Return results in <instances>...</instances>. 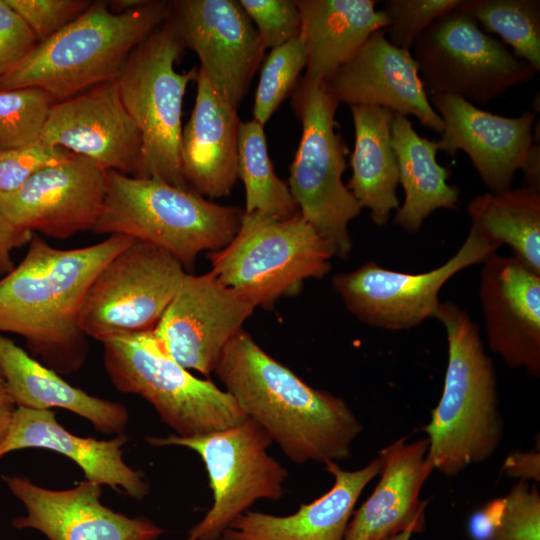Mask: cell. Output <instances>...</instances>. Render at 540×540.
Segmentation results:
<instances>
[{
  "label": "cell",
  "mask_w": 540,
  "mask_h": 540,
  "mask_svg": "<svg viewBox=\"0 0 540 540\" xmlns=\"http://www.w3.org/2000/svg\"><path fill=\"white\" fill-rule=\"evenodd\" d=\"M135 239L113 234L93 245L59 249L33 234L21 262L0 278V333L23 337L60 375L85 363L80 326L85 295L102 268Z\"/></svg>",
  "instance_id": "1"
},
{
  "label": "cell",
  "mask_w": 540,
  "mask_h": 540,
  "mask_svg": "<svg viewBox=\"0 0 540 540\" xmlns=\"http://www.w3.org/2000/svg\"><path fill=\"white\" fill-rule=\"evenodd\" d=\"M215 374L244 414L295 463L348 458L362 425L349 405L313 388L243 329L224 347Z\"/></svg>",
  "instance_id": "2"
},
{
  "label": "cell",
  "mask_w": 540,
  "mask_h": 540,
  "mask_svg": "<svg viewBox=\"0 0 540 540\" xmlns=\"http://www.w3.org/2000/svg\"><path fill=\"white\" fill-rule=\"evenodd\" d=\"M435 319L446 331L448 362L442 395L423 429L428 460L453 477L493 455L503 437V422L496 372L476 323L448 300L440 302Z\"/></svg>",
  "instance_id": "3"
},
{
  "label": "cell",
  "mask_w": 540,
  "mask_h": 540,
  "mask_svg": "<svg viewBox=\"0 0 540 540\" xmlns=\"http://www.w3.org/2000/svg\"><path fill=\"white\" fill-rule=\"evenodd\" d=\"M169 8L170 1L147 0L115 13L108 1H93L72 23L36 43L0 79V90L36 87L58 102L116 80L131 51L166 20Z\"/></svg>",
  "instance_id": "4"
},
{
  "label": "cell",
  "mask_w": 540,
  "mask_h": 540,
  "mask_svg": "<svg viewBox=\"0 0 540 540\" xmlns=\"http://www.w3.org/2000/svg\"><path fill=\"white\" fill-rule=\"evenodd\" d=\"M243 215L241 208L214 203L191 189L107 170L105 201L92 231L152 244L190 268L201 252L226 246Z\"/></svg>",
  "instance_id": "5"
},
{
  "label": "cell",
  "mask_w": 540,
  "mask_h": 540,
  "mask_svg": "<svg viewBox=\"0 0 540 540\" xmlns=\"http://www.w3.org/2000/svg\"><path fill=\"white\" fill-rule=\"evenodd\" d=\"M335 251L298 212L288 218L245 213L232 240L209 254L211 272L254 307L270 308L331 270Z\"/></svg>",
  "instance_id": "6"
},
{
  "label": "cell",
  "mask_w": 540,
  "mask_h": 540,
  "mask_svg": "<svg viewBox=\"0 0 540 540\" xmlns=\"http://www.w3.org/2000/svg\"><path fill=\"white\" fill-rule=\"evenodd\" d=\"M184 50L167 16L131 51L116 82L122 103L141 133L136 177L190 189L181 167V117L186 88L196 80L198 69L175 70Z\"/></svg>",
  "instance_id": "7"
},
{
  "label": "cell",
  "mask_w": 540,
  "mask_h": 540,
  "mask_svg": "<svg viewBox=\"0 0 540 540\" xmlns=\"http://www.w3.org/2000/svg\"><path fill=\"white\" fill-rule=\"evenodd\" d=\"M338 106L326 82H297L291 107L302 134L288 186L301 216L331 243L335 256L347 259L353 248L348 225L362 207L342 179L348 147L336 131Z\"/></svg>",
  "instance_id": "8"
},
{
  "label": "cell",
  "mask_w": 540,
  "mask_h": 540,
  "mask_svg": "<svg viewBox=\"0 0 540 540\" xmlns=\"http://www.w3.org/2000/svg\"><path fill=\"white\" fill-rule=\"evenodd\" d=\"M101 343L105 369L115 388L144 398L174 435L206 434L247 418L228 392L178 364L153 331L116 335Z\"/></svg>",
  "instance_id": "9"
},
{
  "label": "cell",
  "mask_w": 540,
  "mask_h": 540,
  "mask_svg": "<svg viewBox=\"0 0 540 540\" xmlns=\"http://www.w3.org/2000/svg\"><path fill=\"white\" fill-rule=\"evenodd\" d=\"M157 447L182 446L201 457L213 493L212 507L184 540H219L229 525L257 500L283 494L287 470L267 452L272 440L252 419L206 434L149 437Z\"/></svg>",
  "instance_id": "10"
},
{
  "label": "cell",
  "mask_w": 540,
  "mask_h": 540,
  "mask_svg": "<svg viewBox=\"0 0 540 540\" xmlns=\"http://www.w3.org/2000/svg\"><path fill=\"white\" fill-rule=\"evenodd\" d=\"M412 56L428 95H457L472 104H488L537 73L459 8L425 29Z\"/></svg>",
  "instance_id": "11"
},
{
  "label": "cell",
  "mask_w": 540,
  "mask_h": 540,
  "mask_svg": "<svg viewBox=\"0 0 540 540\" xmlns=\"http://www.w3.org/2000/svg\"><path fill=\"white\" fill-rule=\"evenodd\" d=\"M185 274L168 252L135 239L91 283L80 312L82 331L100 342L152 331Z\"/></svg>",
  "instance_id": "12"
},
{
  "label": "cell",
  "mask_w": 540,
  "mask_h": 540,
  "mask_svg": "<svg viewBox=\"0 0 540 540\" xmlns=\"http://www.w3.org/2000/svg\"><path fill=\"white\" fill-rule=\"evenodd\" d=\"M496 251L470 228L459 250L428 272H398L369 261L351 272L334 275L331 283L346 308L361 322L402 331L435 318L444 284L463 269L483 263Z\"/></svg>",
  "instance_id": "13"
},
{
  "label": "cell",
  "mask_w": 540,
  "mask_h": 540,
  "mask_svg": "<svg viewBox=\"0 0 540 540\" xmlns=\"http://www.w3.org/2000/svg\"><path fill=\"white\" fill-rule=\"evenodd\" d=\"M168 18L211 86L238 108L264 57L252 21L235 0L170 1Z\"/></svg>",
  "instance_id": "14"
},
{
  "label": "cell",
  "mask_w": 540,
  "mask_h": 540,
  "mask_svg": "<svg viewBox=\"0 0 540 540\" xmlns=\"http://www.w3.org/2000/svg\"><path fill=\"white\" fill-rule=\"evenodd\" d=\"M254 308L211 271L186 273L152 331L178 364L208 376Z\"/></svg>",
  "instance_id": "15"
},
{
  "label": "cell",
  "mask_w": 540,
  "mask_h": 540,
  "mask_svg": "<svg viewBox=\"0 0 540 540\" xmlns=\"http://www.w3.org/2000/svg\"><path fill=\"white\" fill-rule=\"evenodd\" d=\"M106 171L72 154L43 168L13 192L0 194V209L17 228L55 239L92 230L106 195Z\"/></svg>",
  "instance_id": "16"
},
{
  "label": "cell",
  "mask_w": 540,
  "mask_h": 540,
  "mask_svg": "<svg viewBox=\"0 0 540 540\" xmlns=\"http://www.w3.org/2000/svg\"><path fill=\"white\" fill-rule=\"evenodd\" d=\"M40 141L87 157L105 170L136 177L141 133L124 107L116 80L55 102Z\"/></svg>",
  "instance_id": "17"
},
{
  "label": "cell",
  "mask_w": 540,
  "mask_h": 540,
  "mask_svg": "<svg viewBox=\"0 0 540 540\" xmlns=\"http://www.w3.org/2000/svg\"><path fill=\"white\" fill-rule=\"evenodd\" d=\"M24 506L15 529H33L49 540H157L164 530L146 517H129L101 502L102 486L83 480L64 490L44 488L29 478L3 475Z\"/></svg>",
  "instance_id": "18"
},
{
  "label": "cell",
  "mask_w": 540,
  "mask_h": 540,
  "mask_svg": "<svg viewBox=\"0 0 540 540\" xmlns=\"http://www.w3.org/2000/svg\"><path fill=\"white\" fill-rule=\"evenodd\" d=\"M429 100L443 121L439 150L467 154L491 193L511 188L533 146L535 113L506 117L478 108L451 94H432Z\"/></svg>",
  "instance_id": "19"
},
{
  "label": "cell",
  "mask_w": 540,
  "mask_h": 540,
  "mask_svg": "<svg viewBox=\"0 0 540 540\" xmlns=\"http://www.w3.org/2000/svg\"><path fill=\"white\" fill-rule=\"evenodd\" d=\"M480 272L487 343L512 368L540 375V274L514 256L492 254Z\"/></svg>",
  "instance_id": "20"
},
{
  "label": "cell",
  "mask_w": 540,
  "mask_h": 540,
  "mask_svg": "<svg viewBox=\"0 0 540 540\" xmlns=\"http://www.w3.org/2000/svg\"><path fill=\"white\" fill-rule=\"evenodd\" d=\"M327 86L339 103L383 107L412 115L436 133L443 131V121L430 103L416 61L410 51L387 40L384 28L370 35Z\"/></svg>",
  "instance_id": "21"
},
{
  "label": "cell",
  "mask_w": 540,
  "mask_h": 540,
  "mask_svg": "<svg viewBox=\"0 0 540 540\" xmlns=\"http://www.w3.org/2000/svg\"><path fill=\"white\" fill-rule=\"evenodd\" d=\"M427 438H399L379 452L380 479L369 498L353 513L344 540H381L425 529L427 502L420 491L433 472Z\"/></svg>",
  "instance_id": "22"
},
{
  "label": "cell",
  "mask_w": 540,
  "mask_h": 540,
  "mask_svg": "<svg viewBox=\"0 0 540 540\" xmlns=\"http://www.w3.org/2000/svg\"><path fill=\"white\" fill-rule=\"evenodd\" d=\"M195 104L182 129L180 159L188 187L202 196L229 195L238 179L237 109L198 68Z\"/></svg>",
  "instance_id": "23"
},
{
  "label": "cell",
  "mask_w": 540,
  "mask_h": 540,
  "mask_svg": "<svg viewBox=\"0 0 540 540\" xmlns=\"http://www.w3.org/2000/svg\"><path fill=\"white\" fill-rule=\"evenodd\" d=\"M125 434L109 440L80 437L66 430L51 410L16 407L7 435L0 445V458L26 448H42L60 453L76 463L85 480L122 489L135 499L149 491L142 475L123 460Z\"/></svg>",
  "instance_id": "24"
},
{
  "label": "cell",
  "mask_w": 540,
  "mask_h": 540,
  "mask_svg": "<svg viewBox=\"0 0 540 540\" xmlns=\"http://www.w3.org/2000/svg\"><path fill=\"white\" fill-rule=\"evenodd\" d=\"M325 468L334 483L321 497L302 504L287 516L247 510L219 540H344L359 496L379 475L380 461L375 459L355 471L343 470L336 462L326 464Z\"/></svg>",
  "instance_id": "25"
},
{
  "label": "cell",
  "mask_w": 540,
  "mask_h": 540,
  "mask_svg": "<svg viewBox=\"0 0 540 540\" xmlns=\"http://www.w3.org/2000/svg\"><path fill=\"white\" fill-rule=\"evenodd\" d=\"M306 52L304 79L328 82L376 30L389 25L373 0H295Z\"/></svg>",
  "instance_id": "26"
},
{
  "label": "cell",
  "mask_w": 540,
  "mask_h": 540,
  "mask_svg": "<svg viewBox=\"0 0 540 540\" xmlns=\"http://www.w3.org/2000/svg\"><path fill=\"white\" fill-rule=\"evenodd\" d=\"M0 369L16 407L63 408L87 419L101 433L124 434L129 413L123 404L72 386L1 333Z\"/></svg>",
  "instance_id": "27"
},
{
  "label": "cell",
  "mask_w": 540,
  "mask_h": 540,
  "mask_svg": "<svg viewBox=\"0 0 540 540\" xmlns=\"http://www.w3.org/2000/svg\"><path fill=\"white\" fill-rule=\"evenodd\" d=\"M355 144L346 185L362 208L370 210L372 221L387 225L393 210L400 207L398 161L392 144L394 112L379 106H350Z\"/></svg>",
  "instance_id": "28"
},
{
  "label": "cell",
  "mask_w": 540,
  "mask_h": 540,
  "mask_svg": "<svg viewBox=\"0 0 540 540\" xmlns=\"http://www.w3.org/2000/svg\"><path fill=\"white\" fill-rule=\"evenodd\" d=\"M399 184L405 199L396 210L394 222L408 233H416L424 220L437 209H457L459 189L447 179L450 171L436 160L437 140L421 137L410 120L394 113L391 126Z\"/></svg>",
  "instance_id": "29"
},
{
  "label": "cell",
  "mask_w": 540,
  "mask_h": 540,
  "mask_svg": "<svg viewBox=\"0 0 540 540\" xmlns=\"http://www.w3.org/2000/svg\"><path fill=\"white\" fill-rule=\"evenodd\" d=\"M471 229L498 249L507 245L514 257L540 274V190L525 186L485 193L467 205Z\"/></svg>",
  "instance_id": "30"
},
{
  "label": "cell",
  "mask_w": 540,
  "mask_h": 540,
  "mask_svg": "<svg viewBox=\"0 0 540 540\" xmlns=\"http://www.w3.org/2000/svg\"><path fill=\"white\" fill-rule=\"evenodd\" d=\"M238 178L245 188V213L288 218L299 212L288 183L274 171L263 126L254 120L240 124Z\"/></svg>",
  "instance_id": "31"
},
{
  "label": "cell",
  "mask_w": 540,
  "mask_h": 540,
  "mask_svg": "<svg viewBox=\"0 0 540 540\" xmlns=\"http://www.w3.org/2000/svg\"><path fill=\"white\" fill-rule=\"evenodd\" d=\"M459 9L485 32L500 36L517 57L540 70V1L463 0Z\"/></svg>",
  "instance_id": "32"
},
{
  "label": "cell",
  "mask_w": 540,
  "mask_h": 540,
  "mask_svg": "<svg viewBox=\"0 0 540 540\" xmlns=\"http://www.w3.org/2000/svg\"><path fill=\"white\" fill-rule=\"evenodd\" d=\"M468 531L472 540H540L538 488L519 480L506 495L472 513Z\"/></svg>",
  "instance_id": "33"
},
{
  "label": "cell",
  "mask_w": 540,
  "mask_h": 540,
  "mask_svg": "<svg viewBox=\"0 0 540 540\" xmlns=\"http://www.w3.org/2000/svg\"><path fill=\"white\" fill-rule=\"evenodd\" d=\"M55 100L36 87L0 90V150L40 141Z\"/></svg>",
  "instance_id": "34"
},
{
  "label": "cell",
  "mask_w": 540,
  "mask_h": 540,
  "mask_svg": "<svg viewBox=\"0 0 540 540\" xmlns=\"http://www.w3.org/2000/svg\"><path fill=\"white\" fill-rule=\"evenodd\" d=\"M306 67V52L300 37L273 48L263 62L253 105V120L264 126L292 93Z\"/></svg>",
  "instance_id": "35"
},
{
  "label": "cell",
  "mask_w": 540,
  "mask_h": 540,
  "mask_svg": "<svg viewBox=\"0 0 540 540\" xmlns=\"http://www.w3.org/2000/svg\"><path fill=\"white\" fill-rule=\"evenodd\" d=\"M462 3L463 0H387L383 9L389 21L384 28L386 38L393 46L410 51L428 26Z\"/></svg>",
  "instance_id": "36"
},
{
  "label": "cell",
  "mask_w": 540,
  "mask_h": 540,
  "mask_svg": "<svg viewBox=\"0 0 540 540\" xmlns=\"http://www.w3.org/2000/svg\"><path fill=\"white\" fill-rule=\"evenodd\" d=\"M259 35L264 50L299 37L301 18L295 0H239Z\"/></svg>",
  "instance_id": "37"
},
{
  "label": "cell",
  "mask_w": 540,
  "mask_h": 540,
  "mask_svg": "<svg viewBox=\"0 0 540 540\" xmlns=\"http://www.w3.org/2000/svg\"><path fill=\"white\" fill-rule=\"evenodd\" d=\"M5 2L24 21L38 43L76 20L93 1L5 0Z\"/></svg>",
  "instance_id": "38"
},
{
  "label": "cell",
  "mask_w": 540,
  "mask_h": 540,
  "mask_svg": "<svg viewBox=\"0 0 540 540\" xmlns=\"http://www.w3.org/2000/svg\"><path fill=\"white\" fill-rule=\"evenodd\" d=\"M73 153L42 141L8 150H0V194L13 192L38 171L58 164Z\"/></svg>",
  "instance_id": "39"
},
{
  "label": "cell",
  "mask_w": 540,
  "mask_h": 540,
  "mask_svg": "<svg viewBox=\"0 0 540 540\" xmlns=\"http://www.w3.org/2000/svg\"><path fill=\"white\" fill-rule=\"evenodd\" d=\"M37 41L24 21L0 0V79L15 68Z\"/></svg>",
  "instance_id": "40"
},
{
  "label": "cell",
  "mask_w": 540,
  "mask_h": 540,
  "mask_svg": "<svg viewBox=\"0 0 540 540\" xmlns=\"http://www.w3.org/2000/svg\"><path fill=\"white\" fill-rule=\"evenodd\" d=\"M34 233L12 225L0 209V275L14 268L13 251L28 244Z\"/></svg>",
  "instance_id": "41"
},
{
  "label": "cell",
  "mask_w": 540,
  "mask_h": 540,
  "mask_svg": "<svg viewBox=\"0 0 540 540\" xmlns=\"http://www.w3.org/2000/svg\"><path fill=\"white\" fill-rule=\"evenodd\" d=\"M503 470L507 475L520 478V480L533 479L539 482V453L515 452L506 459Z\"/></svg>",
  "instance_id": "42"
},
{
  "label": "cell",
  "mask_w": 540,
  "mask_h": 540,
  "mask_svg": "<svg viewBox=\"0 0 540 540\" xmlns=\"http://www.w3.org/2000/svg\"><path fill=\"white\" fill-rule=\"evenodd\" d=\"M15 409L16 405L0 369V445L7 435Z\"/></svg>",
  "instance_id": "43"
},
{
  "label": "cell",
  "mask_w": 540,
  "mask_h": 540,
  "mask_svg": "<svg viewBox=\"0 0 540 540\" xmlns=\"http://www.w3.org/2000/svg\"><path fill=\"white\" fill-rule=\"evenodd\" d=\"M526 186L540 190V149L533 145L521 168Z\"/></svg>",
  "instance_id": "44"
},
{
  "label": "cell",
  "mask_w": 540,
  "mask_h": 540,
  "mask_svg": "<svg viewBox=\"0 0 540 540\" xmlns=\"http://www.w3.org/2000/svg\"><path fill=\"white\" fill-rule=\"evenodd\" d=\"M411 535H412V532L404 531V532L383 538L381 540H410Z\"/></svg>",
  "instance_id": "45"
}]
</instances>
